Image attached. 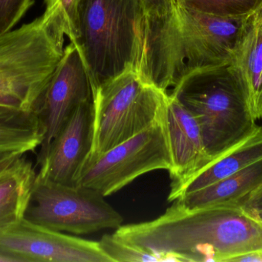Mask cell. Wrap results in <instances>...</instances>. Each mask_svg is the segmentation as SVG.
Instances as JSON below:
<instances>
[{
	"mask_svg": "<svg viewBox=\"0 0 262 262\" xmlns=\"http://www.w3.org/2000/svg\"><path fill=\"white\" fill-rule=\"evenodd\" d=\"M115 235L176 262H232L262 252V226L239 206L188 209L177 201L158 218L121 226Z\"/></svg>",
	"mask_w": 262,
	"mask_h": 262,
	"instance_id": "cell-1",
	"label": "cell"
},
{
	"mask_svg": "<svg viewBox=\"0 0 262 262\" xmlns=\"http://www.w3.org/2000/svg\"><path fill=\"white\" fill-rule=\"evenodd\" d=\"M244 17L208 15L178 1L171 15L145 17L139 74L168 94L190 74L227 67Z\"/></svg>",
	"mask_w": 262,
	"mask_h": 262,
	"instance_id": "cell-2",
	"label": "cell"
},
{
	"mask_svg": "<svg viewBox=\"0 0 262 262\" xmlns=\"http://www.w3.org/2000/svg\"><path fill=\"white\" fill-rule=\"evenodd\" d=\"M78 18V37L73 43L84 60L94 93L126 71L138 72L145 18L140 0H79Z\"/></svg>",
	"mask_w": 262,
	"mask_h": 262,
	"instance_id": "cell-3",
	"label": "cell"
},
{
	"mask_svg": "<svg viewBox=\"0 0 262 262\" xmlns=\"http://www.w3.org/2000/svg\"><path fill=\"white\" fill-rule=\"evenodd\" d=\"M64 35L43 15L0 35V107L40 115L64 54Z\"/></svg>",
	"mask_w": 262,
	"mask_h": 262,
	"instance_id": "cell-4",
	"label": "cell"
},
{
	"mask_svg": "<svg viewBox=\"0 0 262 262\" xmlns=\"http://www.w3.org/2000/svg\"><path fill=\"white\" fill-rule=\"evenodd\" d=\"M227 67L190 74L168 93L195 116L212 161L246 139L258 126Z\"/></svg>",
	"mask_w": 262,
	"mask_h": 262,
	"instance_id": "cell-5",
	"label": "cell"
},
{
	"mask_svg": "<svg viewBox=\"0 0 262 262\" xmlns=\"http://www.w3.org/2000/svg\"><path fill=\"white\" fill-rule=\"evenodd\" d=\"M167 95L134 69L99 86L93 95V142L87 163L151 126Z\"/></svg>",
	"mask_w": 262,
	"mask_h": 262,
	"instance_id": "cell-6",
	"label": "cell"
},
{
	"mask_svg": "<svg viewBox=\"0 0 262 262\" xmlns=\"http://www.w3.org/2000/svg\"><path fill=\"white\" fill-rule=\"evenodd\" d=\"M104 198L90 188L66 186L36 175L24 218L74 235L118 229L122 226L123 217Z\"/></svg>",
	"mask_w": 262,
	"mask_h": 262,
	"instance_id": "cell-7",
	"label": "cell"
},
{
	"mask_svg": "<svg viewBox=\"0 0 262 262\" xmlns=\"http://www.w3.org/2000/svg\"><path fill=\"white\" fill-rule=\"evenodd\" d=\"M171 168L163 109L149 127L86 163L77 186L90 188L107 197L144 174L162 169L169 172Z\"/></svg>",
	"mask_w": 262,
	"mask_h": 262,
	"instance_id": "cell-8",
	"label": "cell"
},
{
	"mask_svg": "<svg viewBox=\"0 0 262 262\" xmlns=\"http://www.w3.org/2000/svg\"><path fill=\"white\" fill-rule=\"evenodd\" d=\"M90 75L78 47L71 43L51 77L41 98L40 117L44 138L37 155L38 166L46 157L51 143L75 109L93 99Z\"/></svg>",
	"mask_w": 262,
	"mask_h": 262,
	"instance_id": "cell-9",
	"label": "cell"
},
{
	"mask_svg": "<svg viewBox=\"0 0 262 262\" xmlns=\"http://www.w3.org/2000/svg\"><path fill=\"white\" fill-rule=\"evenodd\" d=\"M0 250L18 262H112L99 241L66 235L26 218L0 232Z\"/></svg>",
	"mask_w": 262,
	"mask_h": 262,
	"instance_id": "cell-10",
	"label": "cell"
},
{
	"mask_svg": "<svg viewBox=\"0 0 262 262\" xmlns=\"http://www.w3.org/2000/svg\"><path fill=\"white\" fill-rule=\"evenodd\" d=\"M93 142V99L81 103L49 146L37 175L49 181L77 186Z\"/></svg>",
	"mask_w": 262,
	"mask_h": 262,
	"instance_id": "cell-11",
	"label": "cell"
},
{
	"mask_svg": "<svg viewBox=\"0 0 262 262\" xmlns=\"http://www.w3.org/2000/svg\"><path fill=\"white\" fill-rule=\"evenodd\" d=\"M164 121L172 157L171 188L193 176L212 159L205 149L195 116L170 94L165 104Z\"/></svg>",
	"mask_w": 262,
	"mask_h": 262,
	"instance_id": "cell-12",
	"label": "cell"
},
{
	"mask_svg": "<svg viewBox=\"0 0 262 262\" xmlns=\"http://www.w3.org/2000/svg\"><path fill=\"white\" fill-rule=\"evenodd\" d=\"M227 68L255 119H262V0L243 18Z\"/></svg>",
	"mask_w": 262,
	"mask_h": 262,
	"instance_id": "cell-13",
	"label": "cell"
},
{
	"mask_svg": "<svg viewBox=\"0 0 262 262\" xmlns=\"http://www.w3.org/2000/svg\"><path fill=\"white\" fill-rule=\"evenodd\" d=\"M262 159V126L235 147L212 160L204 169L179 186L171 187L169 201L211 186Z\"/></svg>",
	"mask_w": 262,
	"mask_h": 262,
	"instance_id": "cell-14",
	"label": "cell"
},
{
	"mask_svg": "<svg viewBox=\"0 0 262 262\" xmlns=\"http://www.w3.org/2000/svg\"><path fill=\"white\" fill-rule=\"evenodd\" d=\"M262 186V159L211 186L177 198L188 209L210 206H238V203Z\"/></svg>",
	"mask_w": 262,
	"mask_h": 262,
	"instance_id": "cell-15",
	"label": "cell"
},
{
	"mask_svg": "<svg viewBox=\"0 0 262 262\" xmlns=\"http://www.w3.org/2000/svg\"><path fill=\"white\" fill-rule=\"evenodd\" d=\"M36 175L32 162L23 155L0 176V232L25 218Z\"/></svg>",
	"mask_w": 262,
	"mask_h": 262,
	"instance_id": "cell-16",
	"label": "cell"
},
{
	"mask_svg": "<svg viewBox=\"0 0 262 262\" xmlns=\"http://www.w3.org/2000/svg\"><path fill=\"white\" fill-rule=\"evenodd\" d=\"M43 138L39 114L0 107V154L25 155L39 148Z\"/></svg>",
	"mask_w": 262,
	"mask_h": 262,
	"instance_id": "cell-17",
	"label": "cell"
},
{
	"mask_svg": "<svg viewBox=\"0 0 262 262\" xmlns=\"http://www.w3.org/2000/svg\"><path fill=\"white\" fill-rule=\"evenodd\" d=\"M99 245L112 262L171 261L166 255L147 252L122 239L115 233L103 235Z\"/></svg>",
	"mask_w": 262,
	"mask_h": 262,
	"instance_id": "cell-18",
	"label": "cell"
},
{
	"mask_svg": "<svg viewBox=\"0 0 262 262\" xmlns=\"http://www.w3.org/2000/svg\"><path fill=\"white\" fill-rule=\"evenodd\" d=\"M78 3L79 0H45V19L59 29L71 43L78 37Z\"/></svg>",
	"mask_w": 262,
	"mask_h": 262,
	"instance_id": "cell-19",
	"label": "cell"
},
{
	"mask_svg": "<svg viewBox=\"0 0 262 262\" xmlns=\"http://www.w3.org/2000/svg\"><path fill=\"white\" fill-rule=\"evenodd\" d=\"M188 9L220 17L243 16L253 10L259 0H177Z\"/></svg>",
	"mask_w": 262,
	"mask_h": 262,
	"instance_id": "cell-20",
	"label": "cell"
},
{
	"mask_svg": "<svg viewBox=\"0 0 262 262\" xmlns=\"http://www.w3.org/2000/svg\"><path fill=\"white\" fill-rule=\"evenodd\" d=\"M34 3L35 0H0V35L12 30Z\"/></svg>",
	"mask_w": 262,
	"mask_h": 262,
	"instance_id": "cell-21",
	"label": "cell"
},
{
	"mask_svg": "<svg viewBox=\"0 0 262 262\" xmlns=\"http://www.w3.org/2000/svg\"><path fill=\"white\" fill-rule=\"evenodd\" d=\"M145 17L160 18L171 15L177 9V0H140Z\"/></svg>",
	"mask_w": 262,
	"mask_h": 262,
	"instance_id": "cell-22",
	"label": "cell"
},
{
	"mask_svg": "<svg viewBox=\"0 0 262 262\" xmlns=\"http://www.w3.org/2000/svg\"><path fill=\"white\" fill-rule=\"evenodd\" d=\"M238 206L262 226V186L243 198Z\"/></svg>",
	"mask_w": 262,
	"mask_h": 262,
	"instance_id": "cell-23",
	"label": "cell"
},
{
	"mask_svg": "<svg viewBox=\"0 0 262 262\" xmlns=\"http://www.w3.org/2000/svg\"><path fill=\"white\" fill-rule=\"evenodd\" d=\"M23 155H24L19 153H6L0 155V176Z\"/></svg>",
	"mask_w": 262,
	"mask_h": 262,
	"instance_id": "cell-24",
	"label": "cell"
},
{
	"mask_svg": "<svg viewBox=\"0 0 262 262\" xmlns=\"http://www.w3.org/2000/svg\"><path fill=\"white\" fill-rule=\"evenodd\" d=\"M232 261L262 262V252H255L246 254V255H242V256L237 257Z\"/></svg>",
	"mask_w": 262,
	"mask_h": 262,
	"instance_id": "cell-25",
	"label": "cell"
},
{
	"mask_svg": "<svg viewBox=\"0 0 262 262\" xmlns=\"http://www.w3.org/2000/svg\"><path fill=\"white\" fill-rule=\"evenodd\" d=\"M0 262H18L15 257L0 250Z\"/></svg>",
	"mask_w": 262,
	"mask_h": 262,
	"instance_id": "cell-26",
	"label": "cell"
},
{
	"mask_svg": "<svg viewBox=\"0 0 262 262\" xmlns=\"http://www.w3.org/2000/svg\"><path fill=\"white\" fill-rule=\"evenodd\" d=\"M0 155H2V154H0Z\"/></svg>",
	"mask_w": 262,
	"mask_h": 262,
	"instance_id": "cell-27",
	"label": "cell"
}]
</instances>
